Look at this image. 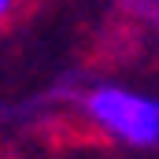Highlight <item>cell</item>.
Masks as SVG:
<instances>
[{
	"label": "cell",
	"mask_w": 159,
	"mask_h": 159,
	"mask_svg": "<svg viewBox=\"0 0 159 159\" xmlns=\"http://www.w3.org/2000/svg\"><path fill=\"white\" fill-rule=\"evenodd\" d=\"M81 122L129 152H156L159 148V93H148L129 81H85L78 89Z\"/></svg>",
	"instance_id": "cell-1"
},
{
	"label": "cell",
	"mask_w": 159,
	"mask_h": 159,
	"mask_svg": "<svg viewBox=\"0 0 159 159\" xmlns=\"http://www.w3.org/2000/svg\"><path fill=\"white\" fill-rule=\"evenodd\" d=\"M115 7L133 22H156L159 19V0H115Z\"/></svg>",
	"instance_id": "cell-2"
},
{
	"label": "cell",
	"mask_w": 159,
	"mask_h": 159,
	"mask_svg": "<svg viewBox=\"0 0 159 159\" xmlns=\"http://www.w3.org/2000/svg\"><path fill=\"white\" fill-rule=\"evenodd\" d=\"M15 7H19V0H0V26L15 15Z\"/></svg>",
	"instance_id": "cell-3"
},
{
	"label": "cell",
	"mask_w": 159,
	"mask_h": 159,
	"mask_svg": "<svg viewBox=\"0 0 159 159\" xmlns=\"http://www.w3.org/2000/svg\"><path fill=\"white\" fill-rule=\"evenodd\" d=\"M152 30H156V48H159V19L152 22Z\"/></svg>",
	"instance_id": "cell-4"
}]
</instances>
